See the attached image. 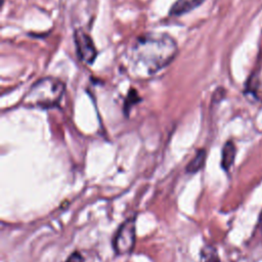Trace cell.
Here are the masks:
<instances>
[{"label": "cell", "instance_id": "52a82bcc", "mask_svg": "<svg viewBox=\"0 0 262 262\" xmlns=\"http://www.w3.org/2000/svg\"><path fill=\"white\" fill-rule=\"evenodd\" d=\"M206 162V150L200 149L195 154V156L192 158V160L189 162V164L186 166V172L188 173H195L200 171Z\"/></svg>", "mask_w": 262, "mask_h": 262}, {"label": "cell", "instance_id": "7a4b0ae2", "mask_svg": "<svg viewBox=\"0 0 262 262\" xmlns=\"http://www.w3.org/2000/svg\"><path fill=\"white\" fill-rule=\"evenodd\" d=\"M66 90L64 83L55 77H44L35 82L23 98L26 107L50 108L61 100Z\"/></svg>", "mask_w": 262, "mask_h": 262}, {"label": "cell", "instance_id": "ba28073f", "mask_svg": "<svg viewBox=\"0 0 262 262\" xmlns=\"http://www.w3.org/2000/svg\"><path fill=\"white\" fill-rule=\"evenodd\" d=\"M199 262H221V260L217 250L211 245H206L201 250Z\"/></svg>", "mask_w": 262, "mask_h": 262}, {"label": "cell", "instance_id": "30bf717a", "mask_svg": "<svg viewBox=\"0 0 262 262\" xmlns=\"http://www.w3.org/2000/svg\"><path fill=\"white\" fill-rule=\"evenodd\" d=\"M66 262H84V258L80 252L75 251L68 257Z\"/></svg>", "mask_w": 262, "mask_h": 262}, {"label": "cell", "instance_id": "8992f818", "mask_svg": "<svg viewBox=\"0 0 262 262\" xmlns=\"http://www.w3.org/2000/svg\"><path fill=\"white\" fill-rule=\"evenodd\" d=\"M235 155H236L235 144L230 140L226 141L221 151V167L223 168V170L228 171L231 168V166L234 163Z\"/></svg>", "mask_w": 262, "mask_h": 262}, {"label": "cell", "instance_id": "6da1fadb", "mask_svg": "<svg viewBox=\"0 0 262 262\" xmlns=\"http://www.w3.org/2000/svg\"><path fill=\"white\" fill-rule=\"evenodd\" d=\"M178 53V45L167 33H145L134 41L130 60L136 72L155 75L168 67Z\"/></svg>", "mask_w": 262, "mask_h": 262}, {"label": "cell", "instance_id": "9c48e42d", "mask_svg": "<svg viewBox=\"0 0 262 262\" xmlns=\"http://www.w3.org/2000/svg\"><path fill=\"white\" fill-rule=\"evenodd\" d=\"M138 100H139V97H138L137 93L132 89L128 94V97H127V100H126V103H125V111H127L130 105L137 102Z\"/></svg>", "mask_w": 262, "mask_h": 262}, {"label": "cell", "instance_id": "8fae6325", "mask_svg": "<svg viewBox=\"0 0 262 262\" xmlns=\"http://www.w3.org/2000/svg\"><path fill=\"white\" fill-rule=\"evenodd\" d=\"M258 227L260 229V231L262 232V212L260 214V217H259V221H258Z\"/></svg>", "mask_w": 262, "mask_h": 262}, {"label": "cell", "instance_id": "277c9868", "mask_svg": "<svg viewBox=\"0 0 262 262\" xmlns=\"http://www.w3.org/2000/svg\"><path fill=\"white\" fill-rule=\"evenodd\" d=\"M74 40L80 60L87 64H92L97 56V50L90 35L82 29H77L74 33Z\"/></svg>", "mask_w": 262, "mask_h": 262}, {"label": "cell", "instance_id": "3957f363", "mask_svg": "<svg viewBox=\"0 0 262 262\" xmlns=\"http://www.w3.org/2000/svg\"><path fill=\"white\" fill-rule=\"evenodd\" d=\"M136 238L135 217H129L118 228L113 239V248L117 255H127L133 251Z\"/></svg>", "mask_w": 262, "mask_h": 262}, {"label": "cell", "instance_id": "5b68a950", "mask_svg": "<svg viewBox=\"0 0 262 262\" xmlns=\"http://www.w3.org/2000/svg\"><path fill=\"white\" fill-rule=\"evenodd\" d=\"M205 0H176L170 8L169 14L171 16L183 15L198 6H200Z\"/></svg>", "mask_w": 262, "mask_h": 262}]
</instances>
